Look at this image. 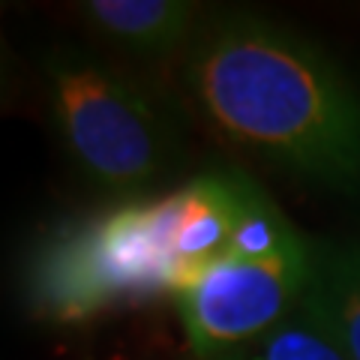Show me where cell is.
Masks as SVG:
<instances>
[{
  "instance_id": "cell-1",
  "label": "cell",
  "mask_w": 360,
  "mask_h": 360,
  "mask_svg": "<svg viewBox=\"0 0 360 360\" xmlns=\"http://www.w3.org/2000/svg\"><path fill=\"white\" fill-rule=\"evenodd\" d=\"M184 84L234 148L307 184L360 193V96L328 54L252 13L210 15Z\"/></svg>"
},
{
  "instance_id": "cell-2",
  "label": "cell",
  "mask_w": 360,
  "mask_h": 360,
  "mask_svg": "<svg viewBox=\"0 0 360 360\" xmlns=\"http://www.w3.org/2000/svg\"><path fill=\"white\" fill-rule=\"evenodd\" d=\"M184 279L168 193L54 229L27 270V300L45 321L78 324L123 303L174 295Z\"/></svg>"
},
{
  "instance_id": "cell-3",
  "label": "cell",
  "mask_w": 360,
  "mask_h": 360,
  "mask_svg": "<svg viewBox=\"0 0 360 360\" xmlns=\"http://www.w3.org/2000/svg\"><path fill=\"white\" fill-rule=\"evenodd\" d=\"M45 82L63 148L94 186L108 195H139L172 172L174 123L132 78L60 49L45 60Z\"/></svg>"
},
{
  "instance_id": "cell-4",
  "label": "cell",
  "mask_w": 360,
  "mask_h": 360,
  "mask_svg": "<svg viewBox=\"0 0 360 360\" xmlns=\"http://www.w3.org/2000/svg\"><path fill=\"white\" fill-rule=\"evenodd\" d=\"M312 274V240L291 238L267 255H222L174 291L195 360L229 354L300 309Z\"/></svg>"
},
{
  "instance_id": "cell-5",
  "label": "cell",
  "mask_w": 360,
  "mask_h": 360,
  "mask_svg": "<svg viewBox=\"0 0 360 360\" xmlns=\"http://www.w3.org/2000/svg\"><path fill=\"white\" fill-rule=\"evenodd\" d=\"M78 13L120 49L156 58L186 54L210 18L193 0H87Z\"/></svg>"
},
{
  "instance_id": "cell-6",
  "label": "cell",
  "mask_w": 360,
  "mask_h": 360,
  "mask_svg": "<svg viewBox=\"0 0 360 360\" xmlns=\"http://www.w3.org/2000/svg\"><path fill=\"white\" fill-rule=\"evenodd\" d=\"M307 309L345 360H360V243L312 240Z\"/></svg>"
},
{
  "instance_id": "cell-7",
  "label": "cell",
  "mask_w": 360,
  "mask_h": 360,
  "mask_svg": "<svg viewBox=\"0 0 360 360\" xmlns=\"http://www.w3.org/2000/svg\"><path fill=\"white\" fill-rule=\"evenodd\" d=\"M210 360H345V357L340 345L330 340V333L300 303V309L288 315L283 324H276L270 333Z\"/></svg>"
}]
</instances>
